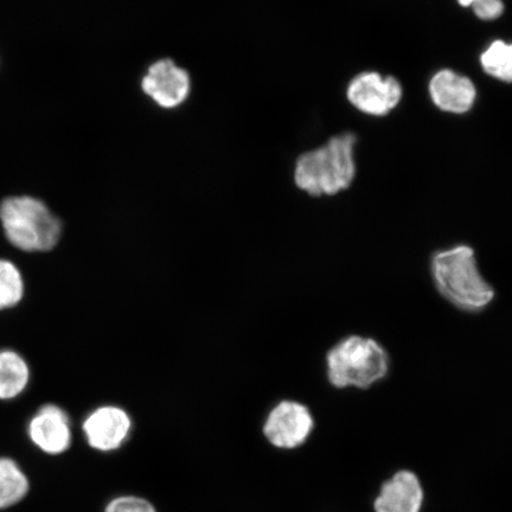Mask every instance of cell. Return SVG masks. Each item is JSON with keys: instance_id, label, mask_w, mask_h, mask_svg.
I'll return each instance as SVG.
<instances>
[{"instance_id": "obj_1", "label": "cell", "mask_w": 512, "mask_h": 512, "mask_svg": "<svg viewBox=\"0 0 512 512\" xmlns=\"http://www.w3.org/2000/svg\"><path fill=\"white\" fill-rule=\"evenodd\" d=\"M431 271L441 296L460 310L483 311L495 298L494 288L480 274L470 246L458 245L434 253Z\"/></svg>"}, {"instance_id": "obj_2", "label": "cell", "mask_w": 512, "mask_h": 512, "mask_svg": "<svg viewBox=\"0 0 512 512\" xmlns=\"http://www.w3.org/2000/svg\"><path fill=\"white\" fill-rule=\"evenodd\" d=\"M355 144V134H338L319 149L303 153L294 169L297 187L311 196H332L348 189L356 175Z\"/></svg>"}, {"instance_id": "obj_3", "label": "cell", "mask_w": 512, "mask_h": 512, "mask_svg": "<svg viewBox=\"0 0 512 512\" xmlns=\"http://www.w3.org/2000/svg\"><path fill=\"white\" fill-rule=\"evenodd\" d=\"M0 222L11 245L24 252H48L61 238L62 226L42 201L29 196L6 198Z\"/></svg>"}, {"instance_id": "obj_4", "label": "cell", "mask_w": 512, "mask_h": 512, "mask_svg": "<svg viewBox=\"0 0 512 512\" xmlns=\"http://www.w3.org/2000/svg\"><path fill=\"white\" fill-rule=\"evenodd\" d=\"M326 366L332 386L368 389L387 376L389 356L374 339L349 336L329 351Z\"/></svg>"}, {"instance_id": "obj_5", "label": "cell", "mask_w": 512, "mask_h": 512, "mask_svg": "<svg viewBox=\"0 0 512 512\" xmlns=\"http://www.w3.org/2000/svg\"><path fill=\"white\" fill-rule=\"evenodd\" d=\"M313 426L315 421L309 408L296 401H283L268 414L264 434L273 446L293 450L304 445Z\"/></svg>"}, {"instance_id": "obj_6", "label": "cell", "mask_w": 512, "mask_h": 512, "mask_svg": "<svg viewBox=\"0 0 512 512\" xmlns=\"http://www.w3.org/2000/svg\"><path fill=\"white\" fill-rule=\"evenodd\" d=\"M142 89L159 107L172 110L189 98L190 75L187 70L177 66L174 60H158L147 69Z\"/></svg>"}, {"instance_id": "obj_7", "label": "cell", "mask_w": 512, "mask_h": 512, "mask_svg": "<svg viewBox=\"0 0 512 512\" xmlns=\"http://www.w3.org/2000/svg\"><path fill=\"white\" fill-rule=\"evenodd\" d=\"M348 99L358 111L369 115H386L400 104L402 88L393 76L379 73L357 75L348 87Z\"/></svg>"}, {"instance_id": "obj_8", "label": "cell", "mask_w": 512, "mask_h": 512, "mask_svg": "<svg viewBox=\"0 0 512 512\" xmlns=\"http://www.w3.org/2000/svg\"><path fill=\"white\" fill-rule=\"evenodd\" d=\"M82 430L94 450L112 452L124 445L132 430V420L123 408L104 406L87 416Z\"/></svg>"}, {"instance_id": "obj_9", "label": "cell", "mask_w": 512, "mask_h": 512, "mask_svg": "<svg viewBox=\"0 0 512 512\" xmlns=\"http://www.w3.org/2000/svg\"><path fill=\"white\" fill-rule=\"evenodd\" d=\"M29 438L41 451L57 456L72 443V428L66 412L55 405H46L29 422Z\"/></svg>"}, {"instance_id": "obj_10", "label": "cell", "mask_w": 512, "mask_h": 512, "mask_svg": "<svg viewBox=\"0 0 512 512\" xmlns=\"http://www.w3.org/2000/svg\"><path fill=\"white\" fill-rule=\"evenodd\" d=\"M430 94L435 106L454 114L469 112L477 95L476 87L469 78L450 69L440 70L433 76Z\"/></svg>"}, {"instance_id": "obj_11", "label": "cell", "mask_w": 512, "mask_h": 512, "mask_svg": "<svg viewBox=\"0 0 512 512\" xmlns=\"http://www.w3.org/2000/svg\"><path fill=\"white\" fill-rule=\"evenodd\" d=\"M424 491L413 472L400 471L384 483L375 501L376 512H420Z\"/></svg>"}, {"instance_id": "obj_12", "label": "cell", "mask_w": 512, "mask_h": 512, "mask_svg": "<svg viewBox=\"0 0 512 512\" xmlns=\"http://www.w3.org/2000/svg\"><path fill=\"white\" fill-rule=\"evenodd\" d=\"M30 370L27 361L12 350L0 351V400H11L27 388Z\"/></svg>"}, {"instance_id": "obj_13", "label": "cell", "mask_w": 512, "mask_h": 512, "mask_svg": "<svg viewBox=\"0 0 512 512\" xmlns=\"http://www.w3.org/2000/svg\"><path fill=\"white\" fill-rule=\"evenodd\" d=\"M29 479L10 458H0V509H8L22 501L29 492Z\"/></svg>"}, {"instance_id": "obj_14", "label": "cell", "mask_w": 512, "mask_h": 512, "mask_svg": "<svg viewBox=\"0 0 512 512\" xmlns=\"http://www.w3.org/2000/svg\"><path fill=\"white\" fill-rule=\"evenodd\" d=\"M486 74L492 78L512 82V43L492 42L480 57Z\"/></svg>"}, {"instance_id": "obj_15", "label": "cell", "mask_w": 512, "mask_h": 512, "mask_svg": "<svg viewBox=\"0 0 512 512\" xmlns=\"http://www.w3.org/2000/svg\"><path fill=\"white\" fill-rule=\"evenodd\" d=\"M24 296V281L17 266L9 260L0 259V311L10 309Z\"/></svg>"}, {"instance_id": "obj_16", "label": "cell", "mask_w": 512, "mask_h": 512, "mask_svg": "<svg viewBox=\"0 0 512 512\" xmlns=\"http://www.w3.org/2000/svg\"><path fill=\"white\" fill-rule=\"evenodd\" d=\"M105 512H157L153 504L138 496H119L107 504Z\"/></svg>"}, {"instance_id": "obj_17", "label": "cell", "mask_w": 512, "mask_h": 512, "mask_svg": "<svg viewBox=\"0 0 512 512\" xmlns=\"http://www.w3.org/2000/svg\"><path fill=\"white\" fill-rule=\"evenodd\" d=\"M471 8L475 15L484 21H494L503 15L504 4L502 0H475Z\"/></svg>"}, {"instance_id": "obj_18", "label": "cell", "mask_w": 512, "mask_h": 512, "mask_svg": "<svg viewBox=\"0 0 512 512\" xmlns=\"http://www.w3.org/2000/svg\"><path fill=\"white\" fill-rule=\"evenodd\" d=\"M473 2H475V0H458V3L464 6V8H470Z\"/></svg>"}]
</instances>
